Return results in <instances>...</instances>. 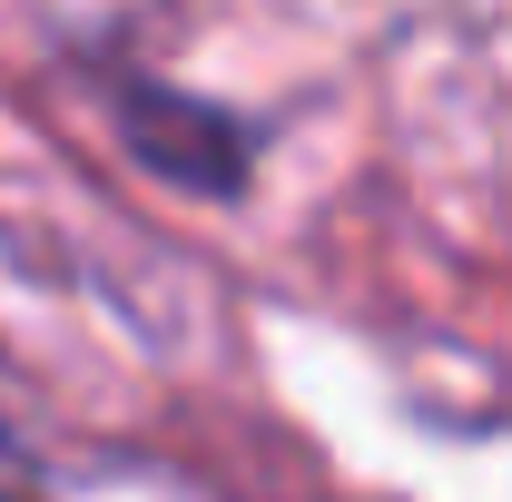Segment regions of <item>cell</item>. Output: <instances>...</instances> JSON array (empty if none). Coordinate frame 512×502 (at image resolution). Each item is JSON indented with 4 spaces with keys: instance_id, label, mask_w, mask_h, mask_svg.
Returning a JSON list of instances; mask_svg holds the SVG:
<instances>
[{
    "instance_id": "1",
    "label": "cell",
    "mask_w": 512,
    "mask_h": 502,
    "mask_svg": "<svg viewBox=\"0 0 512 502\" xmlns=\"http://www.w3.org/2000/svg\"><path fill=\"white\" fill-rule=\"evenodd\" d=\"M99 89H109L119 148L148 178H168V188H188V197H237L247 188V168H256V128L247 119L207 109L188 89H158V79H138V69H109Z\"/></svg>"
},
{
    "instance_id": "2",
    "label": "cell",
    "mask_w": 512,
    "mask_h": 502,
    "mask_svg": "<svg viewBox=\"0 0 512 502\" xmlns=\"http://www.w3.org/2000/svg\"><path fill=\"white\" fill-rule=\"evenodd\" d=\"M0 502H40V453L20 443L10 414H0Z\"/></svg>"
}]
</instances>
